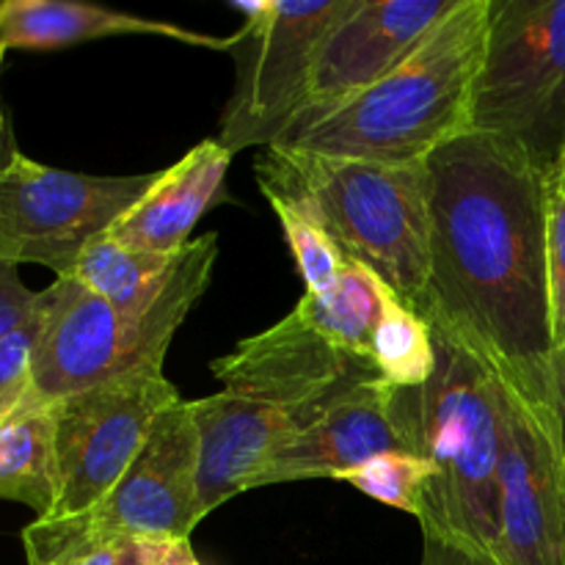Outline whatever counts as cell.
Masks as SVG:
<instances>
[{"label":"cell","mask_w":565,"mask_h":565,"mask_svg":"<svg viewBox=\"0 0 565 565\" xmlns=\"http://www.w3.org/2000/svg\"><path fill=\"white\" fill-rule=\"evenodd\" d=\"M430 285L425 323L505 384L552 401V174L467 130L425 160Z\"/></svg>","instance_id":"1"},{"label":"cell","mask_w":565,"mask_h":565,"mask_svg":"<svg viewBox=\"0 0 565 565\" xmlns=\"http://www.w3.org/2000/svg\"><path fill=\"white\" fill-rule=\"evenodd\" d=\"M254 171L270 207L292 210L320 226L345 263L367 268L425 320L430 285L425 163H370L265 147Z\"/></svg>","instance_id":"2"},{"label":"cell","mask_w":565,"mask_h":565,"mask_svg":"<svg viewBox=\"0 0 565 565\" xmlns=\"http://www.w3.org/2000/svg\"><path fill=\"white\" fill-rule=\"evenodd\" d=\"M434 375L423 386H392L390 397L392 419L408 452L434 469L417 522L423 535L494 561L500 535V379L441 331H434Z\"/></svg>","instance_id":"3"},{"label":"cell","mask_w":565,"mask_h":565,"mask_svg":"<svg viewBox=\"0 0 565 565\" xmlns=\"http://www.w3.org/2000/svg\"><path fill=\"white\" fill-rule=\"evenodd\" d=\"M491 6L494 0H461L384 81L274 147L370 163H425L469 130Z\"/></svg>","instance_id":"4"},{"label":"cell","mask_w":565,"mask_h":565,"mask_svg":"<svg viewBox=\"0 0 565 565\" xmlns=\"http://www.w3.org/2000/svg\"><path fill=\"white\" fill-rule=\"evenodd\" d=\"M215 259V232L188 243L163 296L143 312H119L75 279H55L36 292L39 334L28 370V397L39 406H53L132 375H163L171 340L207 290Z\"/></svg>","instance_id":"5"},{"label":"cell","mask_w":565,"mask_h":565,"mask_svg":"<svg viewBox=\"0 0 565 565\" xmlns=\"http://www.w3.org/2000/svg\"><path fill=\"white\" fill-rule=\"evenodd\" d=\"M469 130L555 174L565 154V0H494Z\"/></svg>","instance_id":"6"},{"label":"cell","mask_w":565,"mask_h":565,"mask_svg":"<svg viewBox=\"0 0 565 565\" xmlns=\"http://www.w3.org/2000/svg\"><path fill=\"white\" fill-rule=\"evenodd\" d=\"M232 6L246 14V25L235 33L237 81L215 141L235 154L274 147L301 114L320 47L356 0H235Z\"/></svg>","instance_id":"7"},{"label":"cell","mask_w":565,"mask_h":565,"mask_svg":"<svg viewBox=\"0 0 565 565\" xmlns=\"http://www.w3.org/2000/svg\"><path fill=\"white\" fill-rule=\"evenodd\" d=\"M152 182L154 174L53 169L17 149L0 166V265H42L55 279H70L88 243L103 237Z\"/></svg>","instance_id":"8"},{"label":"cell","mask_w":565,"mask_h":565,"mask_svg":"<svg viewBox=\"0 0 565 565\" xmlns=\"http://www.w3.org/2000/svg\"><path fill=\"white\" fill-rule=\"evenodd\" d=\"M213 375L224 392L276 408L296 434L384 381L373 359L342 351L296 309L215 359Z\"/></svg>","instance_id":"9"},{"label":"cell","mask_w":565,"mask_h":565,"mask_svg":"<svg viewBox=\"0 0 565 565\" xmlns=\"http://www.w3.org/2000/svg\"><path fill=\"white\" fill-rule=\"evenodd\" d=\"M177 401L166 375H132L53 403L58 500L47 519L97 508L136 461L158 414Z\"/></svg>","instance_id":"10"},{"label":"cell","mask_w":565,"mask_h":565,"mask_svg":"<svg viewBox=\"0 0 565 565\" xmlns=\"http://www.w3.org/2000/svg\"><path fill=\"white\" fill-rule=\"evenodd\" d=\"M497 565H565V458L552 401L500 381Z\"/></svg>","instance_id":"11"},{"label":"cell","mask_w":565,"mask_h":565,"mask_svg":"<svg viewBox=\"0 0 565 565\" xmlns=\"http://www.w3.org/2000/svg\"><path fill=\"white\" fill-rule=\"evenodd\" d=\"M66 519L97 539L191 541L204 519L199 502V434L191 403L180 397L163 408L116 489L97 508Z\"/></svg>","instance_id":"12"},{"label":"cell","mask_w":565,"mask_h":565,"mask_svg":"<svg viewBox=\"0 0 565 565\" xmlns=\"http://www.w3.org/2000/svg\"><path fill=\"white\" fill-rule=\"evenodd\" d=\"M458 3L461 0H356L320 47L307 103L279 141L318 125L384 81Z\"/></svg>","instance_id":"13"},{"label":"cell","mask_w":565,"mask_h":565,"mask_svg":"<svg viewBox=\"0 0 565 565\" xmlns=\"http://www.w3.org/2000/svg\"><path fill=\"white\" fill-rule=\"evenodd\" d=\"M392 384L379 381L353 401L315 423L312 428L287 436L263 467L254 489L296 480L340 478L342 472L373 461L384 452H408L390 412Z\"/></svg>","instance_id":"14"},{"label":"cell","mask_w":565,"mask_h":565,"mask_svg":"<svg viewBox=\"0 0 565 565\" xmlns=\"http://www.w3.org/2000/svg\"><path fill=\"white\" fill-rule=\"evenodd\" d=\"M191 414L199 434L202 516L252 491L276 447L296 434L276 408L232 392L191 401Z\"/></svg>","instance_id":"15"},{"label":"cell","mask_w":565,"mask_h":565,"mask_svg":"<svg viewBox=\"0 0 565 565\" xmlns=\"http://www.w3.org/2000/svg\"><path fill=\"white\" fill-rule=\"evenodd\" d=\"M232 152L215 138L196 143L174 166L154 174L149 191L108 230L110 241L152 254L188 246L196 221L224 199Z\"/></svg>","instance_id":"16"},{"label":"cell","mask_w":565,"mask_h":565,"mask_svg":"<svg viewBox=\"0 0 565 565\" xmlns=\"http://www.w3.org/2000/svg\"><path fill=\"white\" fill-rule=\"evenodd\" d=\"M108 36H163L191 47L224 50V53H232L235 47V33L207 36L174 22L147 20L103 6L70 3V0H0V58L9 50L50 53V50Z\"/></svg>","instance_id":"17"},{"label":"cell","mask_w":565,"mask_h":565,"mask_svg":"<svg viewBox=\"0 0 565 565\" xmlns=\"http://www.w3.org/2000/svg\"><path fill=\"white\" fill-rule=\"evenodd\" d=\"M0 500L31 508L47 519L58 500L55 412L25 395L0 414Z\"/></svg>","instance_id":"18"},{"label":"cell","mask_w":565,"mask_h":565,"mask_svg":"<svg viewBox=\"0 0 565 565\" xmlns=\"http://www.w3.org/2000/svg\"><path fill=\"white\" fill-rule=\"evenodd\" d=\"M180 254H152L110 241L108 232L86 246L70 279L108 301L119 312L152 307L174 276Z\"/></svg>","instance_id":"19"},{"label":"cell","mask_w":565,"mask_h":565,"mask_svg":"<svg viewBox=\"0 0 565 565\" xmlns=\"http://www.w3.org/2000/svg\"><path fill=\"white\" fill-rule=\"evenodd\" d=\"M386 298H390L386 285H381L367 268L345 263L337 285L323 296L303 292L296 312L342 351L373 359V337L384 315Z\"/></svg>","instance_id":"20"},{"label":"cell","mask_w":565,"mask_h":565,"mask_svg":"<svg viewBox=\"0 0 565 565\" xmlns=\"http://www.w3.org/2000/svg\"><path fill=\"white\" fill-rule=\"evenodd\" d=\"M373 359L386 384L423 386L436 370L434 329L390 292L373 337Z\"/></svg>","instance_id":"21"},{"label":"cell","mask_w":565,"mask_h":565,"mask_svg":"<svg viewBox=\"0 0 565 565\" xmlns=\"http://www.w3.org/2000/svg\"><path fill=\"white\" fill-rule=\"evenodd\" d=\"M28 565H136V541L97 539L72 519H36L22 530Z\"/></svg>","instance_id":"22"},{"label":"cell","mask_w":565,"mask_h":565,"mask_svg":"<svg viewBox=\"0 0 565 565\" xmlns=\"http://www.w3.org/2000/svg\"><path fill=\"white\" fill-rule=\"evenodd\" d=\"M430 475H434L430 463L414 452H384L362 467L348 469L337 480L351 483L353 489L373 497L375 502H384V505L412 513L417 519Z\"/></svg>","instance_id":"23"},{"label":"cell","mask_w":565,"mask_h":565,"mask_svg":"<svg viewBox=\"0 0 565 565\" xmlns=\"http://www.w3.org/2000/svg\"><path fill=\"white\" fill-rule=\"evenodd\" d=\"M274 210L279 215L287 243H290V252L296 257L298 274H301L303 285H307V292L309 296H323V292H329L337 285V279H340L342 268H345L342 254L326 237V232L320 226H315L309 218L285 207Z\"/></svg>","instance_id":"24"},{"label":"cell","mask_w":565,"mask_h":565,"mask_svg":"<svg viewBox=\"0 0 565 565\" xmlns=\"http://www.w3.org/2000/svg\"><path fill=\"white\" fill-rule=\"evenodd\" d=\"M39 315L33 307L31 318L17 326L6 337H0V414L14 406L28 390V370H31V353L36 345Z\"/></svg>","instance_id":"25"},{"label":"cell","mask_w":565,"mask_h":565,"mask_svg":"<svg viewBox=\"0 0 565 565\" xmlns=\"http://www.w3.org/2000/svg\"><path fill=\"white\" fill-rule=\"evenodd\" d=\"M546 265H550V320L552 342L555 351L565 348V196L552 182L550 199V248H546Z\"/></svg>","instance_id":"26"},{"label":"cell","mask_w":565,"mask_h":565,"mask_svg":"<svg viewBox=\"0 0 565 565\" xmlns=\"http://www.w3.org/2000/svg\"><path fill=\"white\" fill-rule=\"evenodd\" d=\"M36 307V292L28 290L14 265H0V337L25 323Z\"/></svg>","instance_id":"27"},{"label":"cell","mask_w":565,"mask_h":565,"mask_svg":"<svg viewBox=\"0 0 565 565\" xmlns=\"http://www.w3.org/2000/svg\"><path fill=\"white\" fill-rule=\"evenodd\" d=\"M136 546L141 565H202L196 552H193L191 541H136Z\"/></svg>","instance_id":"28"},{"label":"cell","mask_w":565,"mask_h":565,"mask_svg":"<svg viewBox=\"0 0 565 565\" xmlns=\"http://www.w3.org/2000/svg\"><path fill=\"white\" fill-rule=\"evenodd\" d=\"M423 563L419 565H497L491 557L478 555V552H469L463 546L447 544V541L434 539V535H423Z\"/></svg>","instance_id":"29"},{"label":"cell","mask_w":565,"mask_h":565,"mask_svg":"<svg viewBox=\"0 0 565 565\" xmlns=\"http://www.w3.org/2000/svg\"><path fill=\"white\" fill-rule=\"evenodd\" d=\"M552 406L557 412V423H561V445H563V458H565V348L555 351L552 356Z\"/></svg>","instance_id":"30"},{"label":"cell","mask_w":565,"mask_h":565,"mask_svg":"<svg viewBox=\"0 0 565 565\" xmlns=\"http://www.w3.org/2000/svg\"><path fill=\"white\" fill-rule=\"evenodd\" d=\"M0 64H3V58H0ZM14 152H17V143H14V136H11L9 116H6L3 105H0V166L9 163V158Z\"/></svg>","instance_id":"31"},{"label":"cell","mask_w":565,"mask_h":565,"mask_svg":"<svg viewBox=\"0 0 565 565\" xmlns=\"http://www.w3.org/2000/svg\"><path fill=\"white\" fill-rule=\"evenodd\" d=\"M552 182H555L557 191H561L563 196H565V154H563L561 166H557V169H555V174H552Z\"/></svg>","instance_id":"32"},{"label":"cell","mask_w":565,"mask_h":565,"mask_svg":"<svg viewBox=\"0 0 565 565\" xmlns=\"http://www.w3.org/2000/svg\"><path fill=\"white\" fill-rule=\"evenodd\" d=\"M136 550H138V546H136ZM136 565H141V557H138V563Z\"/></svg>","instance_id":"33"}]
</instances>
